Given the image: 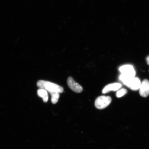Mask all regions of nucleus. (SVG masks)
Segmentation results:
<instances>
[{"mask_svg":"<svg viewBox=\"0 0 149 149\" xmlns=\"http://www.w3.org/2000/svg\"><path fill=\"white\" fill-rule=\"evenodd\" d=\"M119 70L121 73L119 79L124 84L135 77V71L131 65H127L121 66L119 68Z\"/></svg>","mask_w":149,"mask_h":149,"instance_id":"1","label":"nucleus"},{"mask_svg":"<svg viewBox=\"0 0 149 149\" xmlns=\"http://www.w3.org/2000/svg\"><path fill=\"white\" fill-rule=\"evenodd\" d=\"M37 85L39 88L45 89L49 93L55 92L61 93L64 92L62 87L50 81L40 80L37 82Z\"/></svg>","mask_w":149,"mask_h":149,"instance_id":"2","label":"nucleus"},{"mask_svg":"<svg viewBox=\"0 0 149 149\" xmlns=\"http://www.w3.org/2000/svg\"><path fill=\"white\" fill-rule=\"evenodd\" d=\"M111 98L109 96H101L96 99L95 102V107L98 109H105L111 104Z\"/></svg>","mask_w":149,"mask_h":149,"instance_id":"3","label":"nucleus"},{"mask_svg":"<svg viewBox=\"0 0 149 149\" xmlns=\"http://www.w3.org/2000/svg\"><path fill=\"white\" fill-rule=\"evenodd\" d=\"M67 83L68 87L74 92L77 93H80L82 92L83 87L79 84L76 82L72 77H68L67 79Z\"/></svg>","mask_w":149,"mask_h":149,"instance_id":"4","label":"nucleus"},{"mask_svg":"<svg viewBox=\"0 0 149 149\" xmlns=\"http://www.w3.org/2000/svg\"><path fill=\"white\" fill-rule=\"evenodd\" d=\"M140 95L144 97H146L149 95V81L144 79L141 84L139 89Z\"/></svg>","mask_w":149,"mask_h":149,"instance_id":"5","label":"nucleus"},{"mask_svg":"<svg viewBox=\"0 0 149 149\" xmlns=\"http://www.w3.org/2000/svg\"><path fill=\"white\" fill-rule=\"evenodd\" d=\"M141 84L139 78L134 77L130 80L125 85L132 90L136 91L139 89Z\"/></svg>","mask_w":149,"mask_h":149,"instance_id":"6","label":"nucleus"},{"mask_svg":"<svg viewBox=\"0 0 149 149\" xmlns=\"http://www.w3.org/2000/svg\"><path fill=\"white\" fill-rule=\"evenodd\" d=\"M122 87V84L120 83H115L109 84L104 87L102 91V93L104 94H105L111 91H117L118 90Z\"/></svg>","mask_w":149,"mask_h":149,"instance_id":"7","label":"nucleus"},{"mask_svg":"<svg viewBox=\"0 0 149 149\" xmlns=\"http://www.w3.org/2000/svg\"><path fill=\"white\" fill-rule=\"evenodd\" d=\"M37 94L39 97L42 98L43 101L44 102H47L48 100V95L47 91L45 89L40 88L37 90Z\"/></svg>","mask_w":149,"mask_h":149,"instance_id":"8","label":"nucleus"},{"mask_svg":"<svg viewBox=\"0 0 149 149\" xmlns=\"http://www.w3.org/2000/svg\"><path fill=\"white\" fill-rule=\"evenodd\" d=\"M49 94L51 96V102L52 103L55 104L58 101L59 97H60V93L58 92H51Z\"/></svg>","mask_w":149,"mask_h":149,"instance_id":"9","label":"nucleus"},{"mask_svg":"<svg viewBox=\"0 0 149 149\" xmlns=\"http://www.w3.org/2000/svg\"><path fill=\"white\" fill-rule=\"evenodd\" d=\"M127 91L126 89L122 88L118 90L116 93V96L117 97L120 98L125 95Z\"/></svg>","mask_w":149,"mask_h":149,"instance_id":"10","label":"nucleus"},{"mask_svg":"<svg viewBox=\"0 0 149 149\" xmlns=\"http://www.w3.org/2000/svg\"><path fill=\"white\" fill-rule=\"evenodd\" d=\"M146 59L147 64H148V65H149V56H148L147 57Z\"/></svg>","mask_w":149,"mask_h":149,"instance_id":"11","label":"nucleus"}]
</instances>
